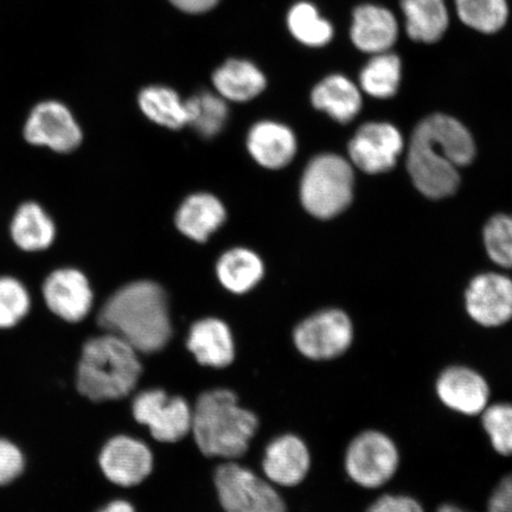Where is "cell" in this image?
Masks as SVG:
<instances>
[{
	"instance_id": "cell-1",
	"label": "cell",
	"mask_w": 512,
	"mask_h": 512,
	"mask_svg": "<svg viewBox=\"0 0 512 512\" xmlns=\"http://www.w3.org/2000/svg\"><path fill=\"white\" fill-rule=\"evenodd\" d=\"M475 156L476 145L467 128L448 115L433 114L413 132L407 168L422 195L440 200L458 190L459 169Z\"/></svg>"
},
{
	"instance_id": "cell-2",
	"label": "cell",
	"mask_w": 512,
	"mask_h": 512,
	"mask_svg": "<svg viewBox=\"0 0 512 512\" xmlns=\"http://www.w3.org/2000/svg\"><path fill=\"white\" fill-rule=\"evenodd\" d=\"M98 324L134 350L151 354L163 349L171 337L168 298L152 281H136L106 300L98 313Z\"/></svg>"
},
{
	"instance_id": "cell-3",
	"label": "cell",
	"mask_w": 512,
	"mask_h": 512,
	"mask_svg": "<svg viewBox=\"0 0 512 512\" xmlns=\"http://www.w3.org/2000/svg\"><path fill=\"white\" fill-rule=\"evenodd\" d=\"M256 428V416L240 407L236 395L227 389L202 394L192 411L191 431L198 448L208 457L243 456Z\"/></svg>"
},
{
	"instance_id": "cell-4",
	"label": "cell",
	"mask_w": 512,
	"mask_h": 512,
	"mask_svg": "<svg viewBox=\"0 0 512 512\" xmlns=\"http://www.w3.org/2000/svg\"><path fill=\"white\" fill-rule=\"evenodd\" d=\"M142 364L137 351L123 338L110 334L83 345L78 367V389L94 402L125 398L137 386Z\"/></svg>"
},
{
	"instance_id": "cell-5",
	"label": "cell",
	"mask_w": 512,
	"mask_h": 512,
	"mask_svg": "<svg viewBox=\"0 0 512 512\" xmlns=\"http://www.w3.org/2000/svg\"><path fill=\"white\" fill-rule=\"evenodd\" d=\"M355 175L341 156L319 155L306 166L300 182V200L317 219H332L350 206Z\"/></svg>"
},
{
	"instance_id": "cell-6",
	"label": "cell",
	"mask_w": 512,
	"mask_h": 512,
	"mask_svg": "<svg viewBox=\"0 0 512 512\" xmlns=\"http://www.w3.org/2000/svg\"><path fill=\"white\" fill-rule=\"evenodd\" d=\"M25 143L59 156L73 155L85 143V131L67 102L47 98L31 106L22 126Z\"/></svg>"
},
{
	"instance_id": "cell-7",
	"label": "cell",
	"mask_w": 512,
	"mask_h": 512,
	"mask_svg": "<svg viewBox=\"0 0 512 512\" xmlns=\"http://www.w3.org/2000/svg\"><path fill=\"white\" fill-rule=\"evenodd\" d=\"M400 467V451L388 434L368 430L351 440L344 457V469L351 482L363 489H380Z\"/></svg>"
},
{
	"instance_id": "cell-8",
	"label": "cell",
	"mask_w": 512,
	"mask_h": 512,
	"mask_svg": "<svg viewBox=\"0 0 512 512\" xmlns=\"http://www.w3.org/2000/svg\"><path fill=\"white\" fill-rule=\"evenodd\" d=\"M51 316L78 324L91 313L94 291L85 271L75 265H60L43 278L37 297Z\"/></svg>"
},
{
	"instance_id": "cell-9",
	"label": "cell",
	"mask_w": 512,
	"mask_h": 512,
	"mask_svg": "<svg viewBox=\"0 0 512 512\" xmlns=\"http://www.w3.org/2000/svg\"><path fill=\"white\" fill-rule=\"evenodd\" d=\"M294 344L300 354L313 361H330L341 357L354 343L355 329L342 310L315 313L294 330Z\"/></svg>"
},
{
	"instance_id": "cell-10",
	"label": "cell",
	"mask_w": 512,
	"mask_h": 512,
	"mask_svg": "<svg viewBox=\"0 0 512 512\" xmlns=\"http://www.w3.org/2000/svg\"><path fill=\"white\" fill-rule=\"evenodd\" d=\"M215 484L226 512H286L278 492L239 465L220 466L216 471Z\"/></svg>"
},
{
	"instance_id": "cell-11",
	"label": "cell",
	"mask_w": 512,
	"mask_h": 512,
	"mask_svg": "<svg viewBox=\"0 0 512 512\" xmlns=\"http://www.w3.org/2000/svg\"><path fill=\"white\" fill-rule=\"evenodd\" d=\"M133 415L162 443H176L191 431L192 411L187 401L170 398L163 390L139 394L133 402Z\"/></svg>"
},
{
	"instance_id": "cell-12",
	"label": "cell",
	"mask_w": 512,
	"mask_h": 512,
	"mask_svg": "<svg viewBox=\"0 0 512 512\" xmlns=\"http://www.w3.org/2000/svg\"><path fill=\"white\" fill-rule=\"evenodd\" d=\"M402 150V134L387 123L363 125L349 143L352 163L370 175L392 170Z\"/></svg>"
},
{
	"instance_id": "cell-13",
	"label": "cell",
	"mask_w": 512,
	"mask_h": 512,
	"mask_svg": "<svg viewBox=\"0 0 512 512\" xmlns=\"http://www.w3.org/2000/svg\"><path fill=\"white\" fill-rule=\"evenodd\" d=\"M466 311L484 328H498L512 320V280L497 273L480 274L465 294Z\"/></svg>"
},
{
	"instance_id": "cell-14",
	"label": "cell",
	"mask_w": 512,
	"mask_h": 512,
	"mask_svg": "<svg viewBox=\"0 0 512 512\" xmlns=\"http://www.w3.org/2000/svg\"><path fill=\"white\" fill-rule=\"evenodd\" d=\"M435 392L446 408L466 416L482 415L490 405L488 381L477 370L466 366H451L441 371Z\"/></svg>"
},
{
	"instance_id": "cell-15",
	"label": "cell",
	"mask_w": 512,
	"mask_h": 512,
	"mask_svg": "<svg viewBox=\"0 0 512 512\" xmlns=\"http://www.w3.org/2000/svg\"><path fill=\"white\" fill-rule=\"evenodd\" d=\"M8 232L12 245L30 255L48 252L59 236L54 216L36 200L18 204L11 215Z\"/></svg>"
},
{
	"instance_id": "cell-16",
	"label": "cell",
	"mask_w": 512,
	"mask_h": 512,
	"mask_svg": "<svg viewBox=\"0 0 512 512\" xmlns=\"http://www.w3.org/2000/svg\"><path fill=\"white\" fill-rule=\"evenodd\" d=\"M102 472L112 483L133 486L152 471V453L142 441L119 435L108 441L100 453Z\"/></svg>"
},
{
	"instance_id": "cell-17",
	"label": "cell",
	"mask_w": 512,
	"mask_h": 512,
	"mask_svg": "<svg viewBox=\"0 0 512 512\" xmlns=\"http://www.w3.org/2000/svg\"><path fill=\"white\" fill-rule=\"evenodd\" d=\"M398 34L395 16L382 6L360 5L352 15L351 40L364 53H386L398 40Z\"/></svg>"
},
{
	"instance_id": "cell-18",
	"label": "cell",
	"mask_w": 512,
	"mask_h": 512,
	"mask_svg": "<svg viewBox=\"0 0 512 512\" xmlns=\"http://www.w3.org/2000/svg\"><path fill=\"white\" fill-rule=\"evenodd\" d=\"M249 153L266 169L278 170L290 164L297 153V139L291 128L275 121H260L247 137Z\"/></svg>"
},
{
	"instance_id": "cell-19",
	"label": "cell",
	"mask_w": 512,
	"mask_h": 512,
	"mask_svg": "<svg viewBox=\"0 0 512 512\" xmlns=\"http://www.w3.org/2000/svg\"><path fill=\"white\" fill-rule=\"evenodd\" d=\"M310 466L309 448L296 435H283L267 447L264 471L275 484L294 486L302 483Z\"/></svg>"
},
{
	"instance_id": "cell-20",
	"label": "cell",
	"mask_w": 512,
	"mask_h": 512,
	"mask_svg": "<svg viewBox=\"0 0 512 512\" xmlns=\"http://www.w3.org/2000/svg\"><path fill=\"white\" fill-rule=\"evenodd\" d=\"M188 348L203 366L224 368L234 361L232 334L228 325L216 318L202 319L191 326Z\"/></svg>"
},
{
	"instance_id": "cell-21",
	"label": "cell",
	"mask_w": 512,
	"mask_h": 512,
	"mask_svg": "<svg viewBox=\"0 0 512 512\" xmlns=\"http://www.w3.org/2000/svg\"><path fill=\"white\" fill-rule=\"evenodd\" d=\"M227 219L226 208L219 198L201 192L191 195L177 210L176 226L183 235L196 242H206Z\"/></svg>"
},
{
	"instance_id": "cell-22",
	"label": "cell",
	"mask_w": 512,
	"mask_h": 512,
	"mask_svg": "<svg viewBox=\"0 0 512 512\" xmlns=\"http://www.w3.org/2000/svg\"><path fill=\"white\" fill-rule=\"evenodd\" d=\"M313 106L329 114L339 124H348L360 113L362 96L358 88L344 75H330L313 88Z\"/></svg>"
},
{
	"instance_id": "cell-23",
	"label": "cell",
	"mask_w": 512,
	"mask_h": 512,
	"mask_svg": "<svg viewBox=\"0 0 512 512\" xmlns=\"http://www.w3.org/2000/svg\"><path fill=\"white\" fill-rule=\"evenodd\" d=\"M213 83L217 94L224 100L246 102L265 91L264 73L247 60H228L216 69Z\"/></svg>"
},
{
	"instance_id": "cell-24",
	"label": "cell",
	"mask_w": 512,
	"mask_h": 512,
	"mask_svg": "<svg viewBox=\"0 0 512 512\" xmlns=\"http://www.w3.org/2000/svg\"><path fill=\"white\" fill-rule=\"evenodd\" d=\"M406 30L415 42L435 43L448 27V12L444 0H401Z\"/></svg>"
},
{
	"instance_id": "cell-25",
	"label": "cell",
	"mask_w": 512,
	"mask_h": 512,
	"mask_svg": "<svg viewBox=\"0 0 512 512\" xmlns=\"http://www.w3.org/2000/svg\"><path fill=\"white\" fill-rule=\"evenodd\" d=\"M216 273L224 288L242 294L259 284L264 277L265 267L260 256L251 249L233 248L221 256Z\"/></svg>"
},
{
	"instance_id": "cell-26",
	"label": "cell",
	"mask_w": 512,
	"mask_h": 512,
	"mask_svg": "<svg viewBox=\"0 0 512 512\" xmlns=\"http://www.w3.org/2000/svg\"><path fill=\"white\" fill-rule=\"evenodd\" d=\"M140 110L153 123L179 130L188 125L187 101L181 99L174 89L165 86H150L138 96Z\"/></svg>"
},
{
	"instance_id": "cell-27",
	"label": "cell",
	"mask_w": 512,
	"mask_h": 512,
	"mask_svg": "<svg viewBox=\"0 0 512 512\" xmlns=\"http://www.w3.org/2000/svg\"><path fill=\"white\" fill-rule=\"evenodd\" d=\"M34 305V294L21 278L0 274V330L16 328L29 317Z\"/></svg>"
},
{
	"instance_id": "cell-28",
	"label": "cell",
	"mask_w": 512,
	"mask_h": 512,
	"mask_svg": "<svg viewBox=\"0 0 512 512\" xmlns=\"http://www.w3.org/2000/svg\"><path fill=\"white\" fill-rule=\"evenodd\" d=\"M401 81V61L395 54H376L360 76L364 92L377 99L392 98L399 91Z\"/></svg>"
},
{
	"instance_id": "cell-29",
	"label": "cell",
	"mask_w": 512,
	"mask_h": 512,
	"mask_svg": "<svg viewBox=\"0 0 512 512\" xmlns=\"http://www.w3.org/2000/svg\"><path fill=\"white\" fill-rule=\"evenodd\" d=\"M288 30L307 47H324L334 37V28L319 15L315 5L302 2L293 6L287 15Z\"/></svg>"
},
{
	"instance_id": "cell-30",
	"label": "cell",
	"mask_w": 512,
	"mask_h": 512,
	"mask_svg": "<svg viewBox=\"0 0 512 512\" xmlns=\"http://www.w3.org/2000/svg\"><path fill=\"white\" fill-rule=\"evenodd\" d=\"M188 125L204 138L217 136L226 126L228 105L219 94L201 92L187 100Z\"/></svg>"
},
{
	"instance_id": "cell-31",
	"label": "cell",
	"mask_w": 512,
	"mask_h": 512,
	"mask_svg": "<svg viewBox=\"0 0 512 512\" xmlns=\"http://www.w3.org/2000/svg\"><path fill=\"white\" fill-rule=\"evenodd\" d=\"M460 21L483 34H494L508 21L507 0H456Z\"/></svg>"
},
{
	"instance_id": "cell-32",
	"label": "cell",
	"mask_w": 512,
	"mask_h": 512,
	"mask_svg": "<svg viewBox=\"0 0 512 512\" xmlns=\"http://www.w3.org/2000/svg\"><path fill=\"white\" fill-rule=\"evenodd\" d=\"M480 416L494 450L504 457H512V403L489 405Z\"/></svg>"
},
{
	"instance_id": "cell-33",
	"label": "cell",
	"mask_w": 512,
	"mask_h": 512,
	"mask_svg": "<svg viewBox=\"0 0 512 512\" xmlns=\"http://www.w3.org/2000/svg\"><path fill=\"white\" fill-rule=\"evenodd\" d=\"M484 243L492 261L512 270V215H496L486 223Z\"/></svg>"
},
{
	"instance_id": "cell-34",
	"label": "cell",
	"mask_w": 512,
	"mask_h": 512,
	"mask_svg": "<svg viewBox=\"0 0 512 512\" xmlns=\"http://www.w3.org/2000/svg\"><path fill=\"white\" fill-rule=\"evenodd\" d=\"M24 469V457L19 448L11 441L0 439V485L10 484L21 476Z\"/></svg>"
},
{
	"instance_id": "cell-35",
	"label": "cell",
	"mask_w": 512,
	"mask_h": 512,
	"mask_svg": "<svg viewBox=\"0 0 512 512\" xmlns=\"http://www.w3.org/2000/svg\"><path fill=\"white\" fill-rule=\"evenodd\" d=\"M366 512H425L418 499L407 495H383Z\"/></svg>"
},
{
	"instance_id": "cell-36",
	"label": "cell",
	"mask_w": 512,
	"mask_h": 512,
	"mask_svg": "<svg viewBox=\"0 0 512 512\" xmlns=\"http://www.w3.org/2000/svg\"><path fill=\"white\" fill-rule=\"evenodd\" d=\"M486 512H512V472L492 491Z\"/></svg>"
},
{
	"instance_id": "cell-37",
	"label": "cell",
	"mask_w": 512,
	"mask_h": 512,
	"mask_svg": "<svg viewBox=\"0 0 512 512\" xmlns=\"http://www.w3.org/2000/svg\"><path fill=\"white\" fill-rule=\"evenodd\" d=\"M178 10L198 15L213 10L220 0H169Z\"/></svg>"
},
{
	"instance_id": "cell-38",
	"label": "cell",
	"mask_w": 512,
	"mask_h": 512,
	"mask_svg": "<svg viewBox=\"0 0 512 512\" xmlns=\"http://www.w3.org/2000/svg\"><path fill=\"white\" fill-rule=\"evenodd\" d=\"M99 512H136L130 503L124 501H115L107 505Z\"/></svg>"
},
{
	"instance_id": "cell-39",
	"label": "cell",
	"mask_w": 512,
	"mask_h": 512,
	"mask_svg": "<svg viewBox=\"0 0 512 512\" xmlns=\"http://www.w3.org/2000/svg\"><path fill=\"white\" fill-rule=\"evenodd\" d=\"M437 512H469V511H466L465 509L458 507V505L444 504V505H441V507H439Z\"/></svg>"
}]
</instances>
